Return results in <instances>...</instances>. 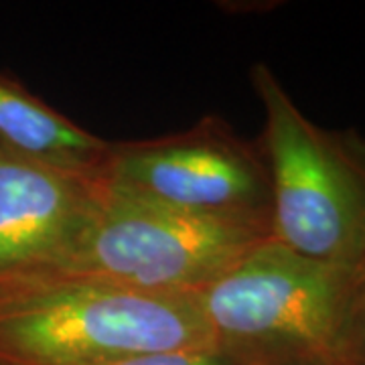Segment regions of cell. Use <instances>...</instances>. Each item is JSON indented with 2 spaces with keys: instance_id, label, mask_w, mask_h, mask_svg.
<instances>
[{
  "instance_id": "8",
  "label": "cell",
  "mask_w": 365,
  "mask_h": 365,
  "mask_svg": "<svg viewBox=\"0 0 365 365\" xmlns=\"http://www.w3.org/2000/svg\"><path fill=\"white\" fill-rule=\"evenodd\" d=\"M98 365H246L237 359L234 353L223 349L220 345H201V347H187L175 351L143 353L130 355L122 359H112Z\"/></svg>"
},
{
  "instance_id": "2",
  "label": "cell",
  "mask_w": 365,
  "mask_h": 365,
  "mask_svg": "<svg viewBox=\"0 0 365 365\" xmlns=\"http://www.w3.org/2000/svg\"><path fill=\"white\" fill-rule=\"evenodd\" d=\"M365 266L304 258L272 237L197 294L211 339L246 365H347Z\"/></svg>"
},
{
  "instance_id": "10",
  "label": "cell",
  "mask_w": 365,
  "mask_h": 365,
  "mask_svg": "<svg viewBox=\"0 0 365 365\" xmlns=\"http://www.w3.org/2000/svg\"><path fill=\"white\" fill-rule=\"evenodd\" d=\"M0 365H4V364H0Z\"/></svg>"
},
{
  "instance_id": "4",
  "label": "cell",
  "mask_w": 365,
  "mask_h": 365,
  "mask_svg": "<svg viewBox=\"0 0 365 365\" xmlns=\"http://www.w3.org/2000/svg\"><path fill=\"white\" fill-rule=\"evenodd\" d=\"M266 240V223L163 207L106 185L83 234L43 268L138 292L199 294Z\"/></svg>"
},
{
  "instance_id": "5",
  "label": "cell",
  "mask_w": 365,
  "mask_h": 365,
  "mask_svg": "<svg viewBox=\"0 0 365 365\" xmlns=\"http://www.w3.org/2000/svg\"><path fill=\"white\" fill-rule=\"evenodd\" d=\"M104 181L163 207L270 225L272 189L260 143L244 140L217 116L169 136L112 143Z\"/></svg>"
},
{
  "instance_id": "1",
  "label": "cell",
  "mask_w": 365,
  "mask_h": 365,
  "mask_svg": "<svg viewBox=\"0 0 365 365\" xmlns=\"http://www.w3.org/2000/svg\"><path fill=\"white\" fill-rule=\"evenodd\" d=\"M197 294H153L53 268L0 272V364L98 365L211 345Z\"/></svg>"
},
{
  "instance_id": "7",
  "label": "cell",
  "mask_w": 365,
  "mask_h": 365,
  "mask_svg": "<svg viewBox=\"0 0 365 365\" xmlns=\"http://www.w3.org/2000/svg\"><path fill=\"white\" fill-rule=\"evenodd\" d=\"M0 143L90 177H102L110 140L83 130L16 79L0 73Z\"/></svg>"
},
{
  "instance_id": "3",
  "label": "cell",
  "mask_w": 365,
  "mask_h": 365,
  "mask_svg": "<svg viewBox=\"0 0 365 365\" xmlns=\"http://www.w3.org/2000/svg\"><path fill=\"white\" fill-rule=\"evenodd\" d=\"M250 78L264 108L270 237L311 260L365 266V138L314 124L266 63Z\"/></svg>"
},
{
  "instance_id": "6",
  "label": "cell",
  "mask_w": 365,
  "mask_h": 365,
  "mask_svg": "<svg viewBox=\"0 0 365 365\" xmlns=\"http://www.w3.org/2000/svg\"><path fill=\"white\" fill-rule=\"evenodd\" d=\"M104 187L0 143V272L55 264L90 225Z\"/></svg>"
},
{
  "instance_id": "9",
  "label": "cell",
  "mask_w": 365,
  "mask_h": 365,
  "mask_svg": "<svg viewBox=\"0 0 365 365\" xmlns=\"http://www.w3.org/2000/svg\"><path fill=\"white\" fill-rule=\"evenodd\" d=\"M347 365H365V268L355 288L347 323Z\"/></svg>"
}]
</instances>
